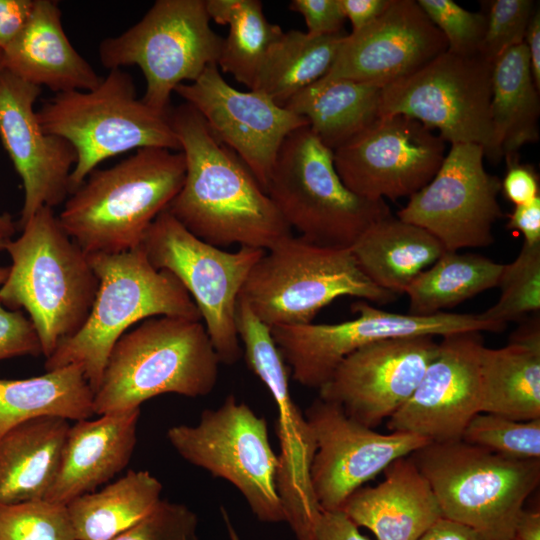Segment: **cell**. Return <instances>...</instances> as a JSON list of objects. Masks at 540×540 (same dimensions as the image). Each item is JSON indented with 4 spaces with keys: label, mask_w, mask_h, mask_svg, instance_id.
<instances>
[{
    "label": "cell",
    "mask_w": 540,
    "mask_h": 540,
    "mask_svg": "<svg viewBox=\"0 0 540 540\" xmlns=\"http://www.w3.org/2000/svg\"><path fill=\"white\" fill-rule=\"evenodd\" d=\"M169 119L185 157L183 185L167 210L192 234L216 246L268 250L291 229L237 154L183 103Z\"/></svg>",
    "instance_id": "cell-1"
},
{
    "label": "cell",
    "mask_w": 540,
    "mask_h": 540,
    "mask_svg": "<svg viewBox=\"0 0 540 540\" xmlns=\"http://www.w3.org/2000/svg\"><path fill=\"white\" fill-rule=\"evenodd\" d=\"M182 151L142 148L118 164L92 171L57 216L86 254H116L140 246L149 226L180 191Z\"/></svg>",
    "instance_id": "cell-2"
},
{
    "label": "cell",
    "mask_w": 540,
    "mask_h": 540,
    "mask_svg": "<svg viewBox=\"0 0 540 540\" xmlns=\"http://www.w3.org/2000/svg\"><path fill=\"white\" fill-rule=\"evenodd\" d=\"M21 231L5 249L12 264L0 286V302L11 310L25 309L48 358L85 323L98 278L88 255L63 230L53 208H40Z\"/></svg>",
    "instance_id": "cell-3"
},
{
    "label": "cell",
    "mask_w": 540,
    "mask_h": 540,
    "mask_svg": "<svg viewBox=\"0 0 540 540\" xmlns=\"http://www.w3.org/2000/svg\"><path fill=\"white\" fill-rule=\"evenodd\" d=\"M87 255L98 278L90 313L83 326L46 358L44 367L51 371L80 366L95 393L112 348L131 326L155 316L200 321L201 315L180 281L153 267L140 246L116 254Z\"/></svg>",
    "instance_id": "cell-4"
},
{
    "label": "cell",
    "mask_w": 540,
    "mask_h": 540,
    "mask_svg": "<svg viewBox=\"0 0 540 540\" xmlns=\"http://www.w3.org/2000/svg\"><path fill=\"white\" fill-rule=\"evenodd\" d=\"M220 360L204 324L176 316L148 318L124 333L94 393L95 415L140 408L161 394L196 398L213 391Z\"/></svg>",
    "instance_id": "cell-5"
},
{
    "label": "cell",
    "mask_w": 540,
    "mask_h": 540,
    "mask_svg": "<svg viewBox=\"0 0 540 540\" xmlns=\"http://www.w3.org/2000/svg\"><path fill=\"white\" fill-rule=\"evenodd\" d=\"M343 296L379 305L398 298L364 274L351 248L321 246L292 234L265 251L239 295L269 328L312 323Z\"/></svg>",
    "instance_id": "cell-6"
},
{
    "label": "cell",
    "mask_w": 540,
    "mask_h": 540,
    "mask_svg": "<svg viewBox=\"0 0 540 540\" xmlns=\"http://www.w3.org/2000/svg\"><path fill=\"white\" fill-rule=\"evenodd\" d=\"M36 115L45 132L64 138L76 151L70 194L98 164L118 154L149 147L181 151L169 113L139 99L133 78L122 69L109 70L92 90L55 94Z\"/></svg>",
    "instance_id": "cell-7"
},
{
    "label": "cell",
    "mask_w": 540,
    "mask_h": 540,
    "mask_svg": "<svg viewBox=\"0 0 540 540\" xmlns=\"http://www.w3.org/2000/svg\"><path fill=\"white\" fill-rule=\"evenodd\" d=\"M266 193L290 229L326 247L351 248L372 224L392 214L384 200L363 198L344 185L333 151L308 125L284 140Z\"/></svg>",
    "instance_id": "cell-8"
},
{
    "label": "cell",
    "mask_w": 540,
    "mask_h": 540,
    "mask_svg": "<svg viewBox=\"0 0 540 540\" xmlns=\"http://www.w3.org/2000/svg\"><path fill=\"white\" fill-rule=\"evenodd\" d=\"M429 482L443 518L488 540H511L524 502L540 482V460H516L462 440L409 455Z\"/></svg>",
    "instance_id": "cell-9"
},
{
    "label": "cell",
    "mask_w": 540,
    "mask_h": 540,
    "mask_svg": "<svg viewBox=\"0 0 540 540\" xmlns=\"http://www.w3.org/2000/svg\"><path fill=\"white\" fill-rule=\"evenodd\" d=\"M210 21L206 0H157L139 22L100 43V61L109 70L138 66L146 81L142 101L168 114L175 88L218 62L224 38Z\"/></svg>",
    "instance_id": "cell-10"
},
{
    "label": "cell",
    "mask_w": 540,
    "mask_h": 540,
    "mask_svg": "<svg viewBox=\"0 0 540 540\" xmlns=\"http://www.w3.org/2000/svg\"><path fill=\"white\" fill-rule=\"evenodd\" d=\"M140 247L153 267L173 274L187 290L220 363L235 364L243 354L236 330L238 298L265 250L224 251L192 234L167 209L149 226Z\"/></svg>",
    "instance_id": "cell-11"
},
{
    "label": "cell",
    "mask_w": 540,
    "mask_h": 540,
    "mask_svg": "<svg viewBox=\"0 0 540 540\" xmlns=\"http://www.w3.org/2000/svg\"><path fill=\"white\" fill-rule=\"evenodd\" d=\"M167 439L187 462L231 483L255 517L265 523L285 522L276 488L278 455L267 422L233 395L201 413L197 425H175Z\"/></svg>",
    "instance_id": "cell-12"
},
{
    "label": "cell",
    "mask_w": 540,
    "mask_h": 540,
    "mask_svg": "<svg viewBox=\"0 0 540 540\" xmlns=\"http://www.w3.org/2000/svg\"><path fill=\"white\" fill-rule=\"evenodd\" d=\"M492 64L445 51L381 88L379 117L401 114L439 131L444 142L473 143L495 161L490 116Z\"/></svg>",
    "instance_id": "cell-13"
},
{
    "label": "cell",
    "mask_w": 540,
    "mask_h": 540,
    "mask_svg": "<svg viewBox=\"0 0 540 540\" xmlns=\"http://www.w3.org/2000/svg\"><path fill=\"white\" fill-rule=\"evenodd\" d=\"M236 330L248 367L267 387L276 406L280 447L276 488L285 522L297 540H315L322 514L310 480L316 441L305 415L291 396L290 369L270 328L256 317L242 298L238 299L236 308Z\"/></svg>",
    "instance_id": "cell-14"
},
{
    "label": "cell",
    "mask_w": 540,
    "mask_h": 540,
    "mask_svg": "<svg viewBox=\"0 0 540 540\" xmlns=\"http://www.w3.org/2000/svg\"><path fill=\"white\" fill-rule=\"evenodd\" d=\"M351 310L357 317L340 323L270 328L273 340L297 383L319 389L346 356L383 339L445 336L465 331L498 332L480 314H399L381 310L364 300L354 302Z\"/></svg>",
    "instance_id": "cell-15"
},
{
    "label": "cell",
    "mask_w": 540,
    "mask_h": 540,
    "mask_svg": "<svg viewBox=\"0 0 540 540\" xmlns=\"http://www.w3.org/2000/svg\"><path fill=\"white\" fill-rule=\"evenodd\" d=\"M484 157L480 145L451 144L435 176L396 216L427 230L448 251L490 246L493 225L503 217L501 180L485 170Z\"/></svg>",
    "instance_id": "cell-16"
},
{
    "label": "cell",
    "mask_w": 540,
    "mask_h": 540,
    "mask_svg": "<svg viewBox=\"0 0 540 540\" xmlns=\"http://www.w3.org/2000/svg\"><path fill=\"white\" fill-rule=\"evenodd\" d=\"M445 142L411 117H378L333 151L335 169L353 193L370 200L410 197L435 176Z\"/></svg>",
    "instance_id": "cell-17"
},
{
    "label": "cell",
    "mask_w": 540,
    "mask_h": 540,
    "mask_svg": "<svg viewBox=\"0 0 540 540\" xmlns=\"http://www.w3.org/2000/svg\"><path fill=\"white\" fill-rule=\"evenodd\" d=\"M305 417L316 441L310 480L322 511L341 510L351 494L392 462L430 443L410 432L379 433L319 397Z\"/></svg>",
    "instance_id": "cell-18"
},
{
    "label": "cell",
    "mask_w": 540,
    "mask_h": 540,
    "mask_svg": "<svg viewBox=\"0 0 540 540\" xmlns=\"http://www.w3.org/2000/svg\"><path fill=\"white\" fill-rule=\"evenodd\" d=\"M174 92L201 115L219 142L237 154L265 192L284 140L308 125L305 118L261 92L235 89L217 64Z\"/></svg>",
    "instance_id": "cell-19"
},
{
    "label": "cell",
    "mask_w": 540,
    "mask_h": 540,
    "mask_svg": "<svg viewBox=\"0 0 540 540\" xmlns=\"http://www.w3.org/2000/svg\"><path fill=\"white\" fill-rule=\"evenodd\" d=\"M433 336L389 338L346 356L318 389L319 398L376 428L411 397L435 357Z\"/></svg>",
    "instance_id": "cell-20"
},
{
    "label": "cell",
    "mask_w": 540,
    "mask_h": 540,
    "mask_svg": "<svg viewBox=\"0 0 540 540\" xmlns=\"http://www.w3.org/2000/svg\"><path fill=\"white\" fill-rule=\"evenodd\" d=\"M479 331L442 336L435 357L411 397L387 419L389 431L410 432L430 442L461 440L480 413Z\"/></svg>",
    "instance_id": "cell-21"
},
{
    "label": "cell",
    "mask_w": 540,
    "mask_h": 540,
    "mask_svg": "<svg viewBox=\"0 0 540 540\" xmlns=\"http://www.w3.org/2000/svg\"><path fill=\"white\" fill-rule=\"evenodd\" d=\"M41 87L0 70V139L24 187L17 223L21 230L42 207L54 208L70 195L77 154L70 142L48 134L34 104Z\"/></svg>",
    "instance_id": "cell-22"
},
{
    "label": "cell",
    "mask_w": 540,
    "mask_h": 540,
    "mask_svg": "<svg viewBox=\"0 0 540 540\" xmlns=\"http://www.w3.org/2000/svg\"><path fill=\"white\" fill-rule=\"evenodd\" d=\"M446 50L445 37L417 1L391 0L374 21L345 36L322 78L383 88Z\"/></svg>",
    "instance_id": "cell-23"
},
{
    "label": "cell",
    "mask_w": 540,
    "mask_h": 540,
    "mask_svg": "<svg viewBox=\"0 0 540 540\" xmlns=\"http://www.w3.org/2000/svg\"><path fill=\"white\" fill-rule=\"evenodd\" d=\"M99 416L70 426L57 477L46 500L66 506L94 492L128 465L136 445L140 408Z\"/></svg>",
    "instance_id": "cell-24"
},
{
    "label": "cell",
    "mask_w": 540,
    "mask_h": 540,
    "mask_svg": "<svg viewBox=\"0 0 540 540\" xmlns=\"http://www.w3.org/2000/svg\"><path fill=\"white\" fill-rule=\"evenodd\" d=\"M385 479L374 487H361L341 511L377 540H419L443 518L435 494L410 456L392 462Z\"/></svg>",
    "instance_id": "cell-25"
},
{
    "label": "cell",
    "mask_w": 540,
    "mask_h": 540,
    "mask_svg": "<svg viewBox=\"0 0 540 540\" xmlns=\"http://www.w3.org/2000/svg\"><path fill=\"white\" fill-rule=\"evenodd\" d=\"M1 67L55 94L92 90L102 79L72 46L58 3L52 0H34L28 22L1 51Z\"/></svg>",
    "instance_id": "cell-26"
},
{
    "label": "cell",
    "mask_w": 540,
    "mask_h": 540,
    "mask_svg": "<svg viewBox=\"0 0 540 540\" xmlns=\"http://www.w3.org/2000/svg\"><path fill=\"white\" fill-rule=\"evenodd\" d=\"M480 413L517 421L540 418L539 318L519 328L502 348L482 347Z\"/></svg>",
    "instance_id": "cell-27"
},
{
    "label": "cell",
    "mask_w": 540,
    "mask_h": 540,
    "mask_svg": "<svg viewBox=\"0 0 540 540\" xmlns=\"http://www.w3.org/2000/svg\"><path fill=\"white\" fill-rule=\"evenodd\" d=\"M69 420L45 416L0 436V505L45 499L59 470Z\"/></svg>",
    "instance_id": "cell-28"
},
{
    "label": "cell",
    "mask_w": 540,
    "mask_h": 540,
    "mask_svg": "<svg viewBox=\"0 0 540 540\" xmlns=\"http://www.w3.org/2000/svg\"><path fill=\"white\" fill-rule=\"evenodd\" d=\"M351 251L375 285L399 296L447 250L427 230L390 214L372 224Z\"/></svg>",
    "instance_id": "cell-29"
},
{
    "label": "cell",
    "mask_w": 540,
    "mask_h": 540,
    "mask_svg": "<svg viewBox=\"0 0 540 540\" xmlns=\"http://www.w3.org/2000/svg\"><path fill=\"white\" fill-rule=\"evenodd\" d=\"M539 114V90L523 42L492 64L490 116L495 161L517 156L522 146L539 140Z\"/></svg>",
    "instance_id": "cell-30"
},
{
    "label": "cell",
    "mask_w": 540,
    "mask_h": 540,
    "mask_svg": "<svg viewBox=\"0 0 540 540\" xmlns=\"http://www.w3.org/2000/svg\"><path fill=\"white\" fill-rule=\"evenodd\" d=\"M93 399L83 370L74 364L26 379L0 378V436L39 417L89 419L95 415Z\"/></svg>",
    "instance_id": "cell-31"
},
{
    "label": "cell",
    "mask_w": 540,
    "mask_h": 540,
    "mask_svg": "<svg viewBox=\"0 0 540 540\" xmlns=\"http://www.w3.org/2000/svg\"><path fill=\"white\" fill-rule=\"evenodd\" d=\"M381 88L346 79L320 78L284 106L305 118L309 128L334 151L379 117Z\"/></svg>",
    "instance_id": "cell-32"
},
{
    "label": "cell",
    "mask_w": 540,
    "mask_h": 540,
    "mask_svg": "<svg viewBox=\"0 0 540 540\" xmlns=\"http://www.w3.org/2000/svg\"><path fill=\"white\" fill-rule=\"evenodd\" d=\"M162 484L145 470L129 471L98 492L66 505L76 540H113L148 515L159 502Z\"/></svg>",
    "instance_id": "cell-33"
},
{
    "label": "cell",
    "mask_w": 540,
    "mask_h": 540,
    "mask_svg": "<svg viewBox=\"0 0 540 540\" xmlns=\"http://www.w3.org/2000/svg\"><path fill=\"white\" fill-rule=\"evenodd\" d=\"M206 7L211 20L229 27L217 62L219 70L253 90L284 31L268 21L259 0H206Z\"/></svg>",
    "instance_id": "cell-34"
},
{
    "label": "cell",
    "mask_w": 540,
    "mask_h": 540,
    "mask_svg": "<svg viewBox=\"0 0 540 540\" xmlns=\"http://www.w3.org/2000/svg\"><path fill=\"white\" fill-rule=\"evenodd\" d=\"M504 264L479 254L445 251L408 286L409 313L431 316L497 287Z\"/></svg>",
    "instance_id": "cell-35"
},
{
    "label": "cell",
    "mask_w": 540,
    "mask_h": 540,
    "mask_svg": "<svg viewBox=\"0 0 540 540\" xmlns=\"http://www.w3.org/2000/svg\"><path fill=\"white\" fill-rule=\"evenodd\" d=\"M347 33L320 37L290 30L273 45L251 91L267 95L279 106L326 75Z\"/></svg>",
    "instance_id": "cell-36"
},
{
    "label": "cell",
    "mask_w": 540,
    "mask_h": 540,
    "mask_svg": "<svg viewBox=\"0 0 540 540\" xmlns=\"http://www.w3.org/2000/svg\"><path fill=\"white\" fill-rule=\"evenodd\" d=\"M498 287L501 295L497 303L480 314L498 332L511 321H519L540 309V244L523 243L509 264H504Z\"/></svg>",
    "instance_id": "cell-37"
},
{
    "label": "cell",
    "mask_w": 540,
    "mask_h": 540,
    "mask_svg": "<svg viewBox=\"0 0 540 540\" xmlns=\"http://www.w3.org/2000/svg\"><path fill=\"white\" fill-rule=\"evenodd\" d=\"M461 440L516 460H540V418L517 421L491 413L476 414Z\"/></svg>",
    "instance_id": "cell-38"
},
{
    "label": "cell",
    "mask_w": 540,
    "mask_h": 540,
    "mask_svg": "<svg viewBox=\"0 0 540 540\" xmlns=\"http://www.w3.org/2000/svg\"><path fill=\"white\" fill-rule=\"evenodd\" d=\"M0 540H76L67 508L46 499L0 505Z\"/></svg>",
    "instance_id": "cell-39"
},
{
    "label": "cell",
    "mask_w": 540,
    "mask_h": 540,
    "mask_svg": "<svg viewBox=\"0 0 540 540\" xmlns=\"http://www.w3.org/2000/svg\"><path fill=\"white\" fill-rule=\"evenodd\" d=\"M484 3L486 29L479 56L493 64L507 50L524 42L536 4L532 0H493Z\"/></svg>",
    "instance_id": "cell-40"
},
{
    "label": "cell",
    "mask_w": 540,
    "mask_h": 540,
    "mask_svg": "<svg viewBox=\"0 0 540 540\" xmlns=\"http://www.w3.org/2000/svg\"><path fill=\"white\" fill-rule=\"evenodd\" d=\"M417 3L445 37L447 51L461 56L479 55L486 29L483 12L469 11L452 0H417Z\"/></svg>",
    "instance_id": "cell-41"
},
{
    "label": "cell",
    "mask_w": 540,
    "mask_h": 540,
    "mask_svg": "<svg viewBox=\"0 0 540 540\" xmlns=\"http://www.w3.org/2000/svg\"><path fill=\"white\" fill-rule=\"evenodd\" d=\"M198 522L188 506L160 499L148 515L113 540H199Z\"/></svg>",
    "instance_id": "cell-42"
},
{
    "label": "cell",
    "mask_w": 540,
    "mask_h": 540,
    "mask_svg": "<svg viewBox=\"0 0 540 540\" xmlns=\"http://www.w3.org/2000/svg\"><path fill=\"white\" fill-rule=\"evenodd\" d=\"M40 354L42 346L31 320L0 302V360Z\"/></svg>",
    "instance_id": "cell-43"
},
{
    "label": "cell",
    "mask_w": 540,
    "mask_h": 540,
    "mask_svg": "<svg viewBox=\"0 0 540 540\" xmlns=\"http://www.w3.org/2000/svg\"><path fill=\"white\" fill-rule=\"evenodd\" d=\"M289 9L303 16L307 31L313 37L343 32L346 20L339 0H292Z\"/></svg>",
    "instance_id": "cell-44"
},
{
    "label": "cell",
    "mask_w": 540,
    "mask_h": 540,
    "mask_svg": "<svg viewBox=\"0 0 540 540\" xmlns=\"http://www.w3.org/2000/svg\"><path fill=\"white\" fill-rule=\"evenodd\" d=\"M507 170L501 190L515 206L525 204L539 195V176L533 166L520 163L517 156L505 158Z\"/></svg>",
    "instance_id": "cell-45"
},
{
    "label": "cell",
    "mask_w": 540,
    "mask_h": 540,
    "mask_svg": "<svg viewBox=\"0 0 540 540\" xmlns=\"http://www.w3.org/2000/svg\"><path fill=\"white\" fill-rule=\"evenodd\" d=\"M34 0H0V51H3L28 22Z\"/></svg>",
    "instance_id": "cell-46"
},
{
    "label": "cell",
    "mask_w": 540,
    "mask_h": 540,
    "mask_svg": "<svg viewBox=\"0 0 540 540\" xmlns=\"http://www.w3.org/2000/svg\"><path fill=\"white\" fill-rule=\"evenodd\" d=\"M507 228L521 233L526 244H540V196L515 206L508 215Z\"/></svg>",
    "instance_id": "cell-47"
},
{
    "label": "cell",
    "mask_w": 540,
    "mask_h": 540,
    "mask_svg": "<svg viewBox=\"0 0 540 540\" xmlns=\"http://www.w3.org/2000/svg\"><path fill=\"white\" fill-rule=\"evenodd\" d=\"M315 540H370L341 510L322 511Z\"/></svg>",
    "instance_id": "cell-48"
},
{
    "label": "cell",
    "mask_w": 540,
    "mask_h": 540,
    "mask_svg": "<svg viewBox=\"0 0 540 540\" xmlns=\"http://www.w3.org/2000/svg\"><path fill=\"white\" fill-rule=\"evenodd\" d=\"M390 3L391 0H339L345 18L351 22L352 32L374 21Z\"/></svg>",
    "instance_id": "cell-49"
},
{
    "label": "cell",
    "mask_w": 540,
    "mask_h": 540,
    "mask_svg": "<svg viewBox=\"0 0 540 540\" xmlns=\"http://www.w3.org/2000/svg\"><path fill=\"white\" fill-rule=\"evenodd\" d=\"M419 540H488L482 534L462 524L442 518Z\"/></svg>",
    "instance_id": "cell-50"
},
{
    "label": "cell",
    "mask_w": 540,
    "mask_h": 540,
    "mask_svg": "<svg viewBox=\"0 0 540 540\" xmlns=\"http://www.w3.org/2000/svg\"><path fill=\"white\" fill-rule=\"evenodd\" d=\"M524 45L526 47L532 77L536 88L540 89V10L535 9L528 24Z\"/></svg>",
    "instance_id": "cell-51"
},
{
    "label": "cell",
    "mask_w": 540,
    "mask_h": 540,
    "mask_svg": "<svg viewBox=\"0 0 540 540\" xmlns=\"http://www.w3.org/2000/svg\"><path fill=\"white\" fill-rule=\"evenodd\" d=\"M512 539L540 540V512L523 508L516 519Z\"/></svg>",
    "instance_id": "cell-52"
},
{
    "label": "cell",
    "mask_w": 540,
    "mask_h": 540,
    "mask_svg": "<svg viewBox=\"0 0 540 540\" xmlns=\"http://www.w3.org/2000/svg\"><path fill=\"white\" fill-rule=\"evenodd\" d=\"M14 232L15 224L12 220L7 223L0 224V251L6 249Z\"/></svg>",
    "instance_id": "cell-53"
},
{
    "label": "cell",
    "mask_w": 540,
    "mask_h": 540,
    "mask_svg": "<svg viewBox=\"0 0 540 540\" xmlns=\"http://www.w3.org/2000/svg\"><path fill=\"white\" fill-rule=\"evenodd\" d=\"M220 514L225 525L229 540H241L238 531L236 530L228 511L224 506H220Z\"/></svg>",
    "instance_id": "cell-54"
},
{
    "label": "cell",
    "mask_w": 540,
    "mask_h": 540,
    "mask_svg": "<svg viewBox=\"0 0 540 540\" xmlns=\"http://www.w3.org/2000/svg\"><path fill=\"white\" fill-rule=\"evenodd\" d=\"M10 268L8 266H0V286L5 282L8 277Z\"/></svg>",
    "instance_id": "cell-55"
},
{
    "label": "cell",
    "mask_w": 540,
    "mask_h": 540,
    "mask_svg": "<svg viewBox=\"0 0 540 540\" xmlns=\"http://www.w3.org/2000/svg\"><path fill=\"white\" fill-rule=\"evenodd\" d=\"M1 51H0V70H1ZM12 218L9 214L5 213V214H1L0 215V224H3V223H7L9 221H11Z\"/></svg>",
    "instance_id": "cell-56"
},
{
    "label": "cell",
    "mask_w": 540,
    "mask_h": 540,
    "mask_svg": "<svg viewBox=\"0 0 540 540\" xmlns=\"http://www.w3.org/2000/svg\"><path fill=\"white\" fill-rule=\"evenodd\" d=\"M511 540H514V539H511Z\"/></svg>",
    "instance_id": "cell-57"
}]
</instances>
